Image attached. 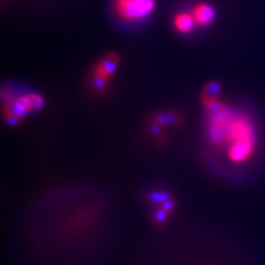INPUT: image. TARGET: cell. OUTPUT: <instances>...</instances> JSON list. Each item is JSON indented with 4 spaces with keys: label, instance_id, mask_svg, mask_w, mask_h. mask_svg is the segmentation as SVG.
<instances>
[{
    "label": "cell",
    "instance_id": "obj_1",
    "mask_svg": "<svg viewBox=\"0 0 265 265\" xmlns=\"http://www.w3.org/2000/svg\"><path fill=\"white\" fill-rule=\"evenodd\" d=\"M155 8L154 0H115L114 11L118 17L129 22L147 17Z\"/></svg>",
    "mask_w": 265,
    "mask_h": 265
},
{
    "label": "cell",
    "instance_id": "obj_2",
    "mask_svg": "<svg viewBox=\"0 0 265 265\" xmlns=\"http://www.w3.org/2000/svg\"><path fill=\"white\" fill-rule=\"evenodd\" d=\"M118 65L119 56L117 54H107L95 66V76L107 81L108 78L111 77L117 70Z\"/></svg>",
    "mask_w": 265,
    "mask_h": 265
},
{
    "label": "cell",
    "instance_id": "obj_3",
    "mask_svg": "<svg viewBox=\"0 0 265 265\" xmlns=\"http://www.w3.org/2000/svg\"><path fill=\"white\" fill-rule=\"evenodd\" d=\"M193 15L198 24L202 26H206L213 21L215 17V11L213 7H211L210 5L206 4V3H202L195 7Z\"/></svg>",
    "mask_w": 265,
    "mask_h": 265
},
{
    "label": "cell",
    "instance_id": "obj_4",
    "mask_svg": "<svg viewBox=\"0 0 265 265\" xmlns=\"http://www.w3.org/2000/svg\"><path fill=\"white\" fill-rule=\"evenodd\" d=\"M197 22L193 14L187 13V12H182L177 14L175 19H174V26L178 31L183 32V33H188L191 32Z\"/></svg>",
    "mask_w": 265,
    "mask_h": 265
},
{
    "label": "cell",
    "instance_id": "obj_5",
    "mask_svg": "<svg viewBox=\"0 0 265 265\" xmlns=\"http://www.w3.org/2000/svg\"><path fill=\"white\" fill-rule=\"evenodd\" d=\"M252 152V143L250 140L238 141L231 147L229 155L234 161H242L246 159Z\"/></svg>",
    "mask_w": 265,
    "mask_h": 265
},
{
    "label": "cell",
    "instance_id": "obj_6",
    "mask_svg": "<svg viewBox=\"0 0 265 265\" xmlns=\"http://www.w3.org/2000/svg\"><path fill=\"white\" fill-rule=\"evenodd\" d=\"M30 109H32L31 95L22 96L11 105V113L18 118L24 116Z\"/></svg>",
    "mask_w": 265,
    "mask_h": 265
},
{
    "label": "cell",
    "instance_id": "obj_7",
    "mask_svg": "<svg viewBox=\"0 0 265 265\" xmlns=\"http://www.w3.org/2000/svg\"><path fill=\"white\" fill-rule=\"evenodd\" d=\"M220 85L217 82H211L206 87L205 89V98L206 100L213 99L215 96H217L220 93Z\"/></svg>",
    "mask_w": 265,
    "mask_h": 265
},
{
    "label": "cell",
    "instance_id": "obj_8",
    "mask_svg": "<svg viewBox=\"0 0 265 265\" xmlns=\"http://www.w3.org/2000/svg\"><path fill=\"white\" fill-rule=\"evenodd\" d=\"M210 135H211V138L214 142H219L223 139V136H224V133H223V130L222 128H220L218 125H216L215 127L212 128L211 132H210Z\"/></svg>",
    "mask_w": 265,
    "mask_h": 265
},
{
    "label": "cell",
    "instance_id": "obj_9",
    "mask_svg": "<svg viewBox=\"0 0 265 265\" xmlns=\"http://www.w3.org/2000/svg\"><path fill=\"white\" fill-rule=\"evenodd\" d=\"M150 200L153 203H165L169 200V195L165 193H152L150 195Z\"/></svg>",
    "mask_w": 265,
    "mask_h": 265
},
{
    "label": "cell",
    "instance_id": "obj_10",
    "mask_svg": "<svg viewBox=\"0 0 265 265\" xmlns=\"http://www.w3.org/2000/svg\"><path fill=\"white\" fill-rule=\"evenodd\" d=\"M31 103H32V109H39L43 106V99L41 96L37 94H32L31 95Z\"/></svg>",
    "mask_w": 265,
    "mask_h": 265
},
{
    "label": "cell",
    "instance_id": "obj_11",
    "mask_svg": "<svg viewBox=\"0 0 265 265\" xmlns=\"http://www.w3.org/2000/svg\"><path fill=\"white\" fill-rule=\"evenodd\" d=\"M177 118L173 114H161L157 117V121L162 124H168V123H175Z\"/></svg>",
    "mask_w": 265,
    "mask_h": 265
},
{
    "label": "cell",
    "instance_id": "obj_12",
    "mask_svg": "<svg viewBox=\"0 0 265 265\" xmlns=\"http://www.w3.org/2000/svg\"><path fill=\"white\" fill-rule=\"evenodd\" d=\"M166 211L164 210V209H162V210H159V211H157V213H156V220L158 221V222H160V223H162V222H164L165 220H166Z\"/></svg>",
    "mask_w": 265,
    "mask_h": 265
},
{
    "label": "cell",
    "instance_id": "obj_13",
    "mask_svg": "<svg viewBox=\"0 0 265 265\" xmlns=\"http://www.w3.org/2000/svg\"><path fill=\"white\" fill-rule=\"evenodd\" d=\"M105 80L102 79V78H99V77H95V80H94V85L97 88H104V85H105Z\"/></svg>",
    "mask_w": 265,
    "mask_h": 265
},
{
    "label": "cell",
    "instance_id": "obj_14",
    "mask_svg": "<svg viewBox=\"0 0 265 265\" xmlns=\"http://www.w3.org/2000/svg\"><path fill=\"white\" fill-rule=\"evenodd\" d=\"M173 207H174V205L172 204V203H170V202H165L164 204H163V209L166 211V212H169L170 210H172L173 209Z\"/></svg>",
    "mask_w": 265,
    "mask_h": 265
},
{
    "label": "cell",
    "instance_id": "obj_15",
    "mask_svg": "<svg viewBox=\"0 0 265 265\" xmlns=\"http://www.w3.org/2000/svg\"><path fill=\"white\" fill-rule=\"evenodd\" d=\"M7 122L9 125L13 126V125H16L17 122H18V117L16 116H10V117L7 118Z\"/></svg>",
    "mask_w": 265,
    "mask_h": 265
},
{
    "label": "cell",
    "instance_id": "obj_16",
    "mask_svg": "<svg viewBox=\"0 0 265 265\" xmlns=\"http://www.w3.org/2000/svg\"><path fill=\"white\" fill-rule=\"evenodd\" d=\"M151 134L152 135H157V134H159V132H160V127L158 126V125H153L152 127H151Z\"/></svg>",
    "mask_w": 265,
    "mask_h": 265
}]
</instances>
